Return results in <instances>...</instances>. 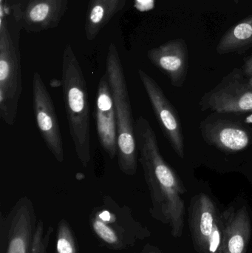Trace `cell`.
I'll list each match as a JSON object with an SVG mask.
<instances>
[{"mask_svg":"<svg viewBox=\"0 0 252 253\" xmlns=\"http://www.w3.org/2000/svg\"><path fill=\"white\" fill-rule=\"evenodd\" d=\"M251 78L249 80L248 83H247V85L250 87V88H252V76H251Z\"/></svg>","mask_w":252,"mask_h":253,"instance_id":"27","label":"cell"},{"mask_svg":"<svg viewBox=\"0 0 252 253\" xmlns=\"http://www.w3.org/2000/svg\"><path fill=\"white\" fill-rule=\"evenodd\" d=\"M138 74L161 130L176 154L183 159L184 140L183 130L176 109L159 84L152 77L142 69H139Z\"/></svg>","mask_w":252,"mask_h":253,"instance_id":"9","label":"cell"},{"mask_svg":"<svg viewBox=\"0 0 252 253\" xmlns=\"http://www.w3.org/2000/svg\"><path fill=\"white\" fill-rule=\"evenodd\" d=\"M53 229L49 227L47 231L44 232V224L43 221L39 220L37 224L36 232L34 238V245L31 253H47L49 242L53 233Z\"/></svg>","mask_w":252,"mask_h":253,"instance_id":"19","label":"cell"},{"mask_svg":"<svg viewBox=\"0 0 252 253\" xmlns=\"http://www.w3.org/2000/svg\"><path fill=\"white\" fill-rule=\"evenodd\" d=\"M223 241L220 253H247L252 237V222L246 206L233 208L223 213Z\"/></svg>","mask_w":252,"mask_h":253,"instance_id":"14","label":"cell"},{"mask_svg":"<svg viewBox=\"0 0 252 253\" xmlns=\"http://www.w3.org/2000/svg\"><path fill=\"white\" fill-rule=\"evenodd\" d=\"M68 0H29L24 9L15 8L14 16L29 32L58 26L68 9Z\"/></svg>","mask_w":252,"mask_h":253,"instance_id":"12","label":"cell"},{"mask_svg":"<svg viewBox=\"0 0 252 253\" xmlns=\"http://www.w3.org/2000/svg\"><path fill=\"white\" fill-rule=\"evenodd\" d=\"M246 122H247V123H252V115L249 116L247 120H246Z\"/></svg>","mask_w":252,"mask_h":253,"instance_id":"26","label":"cell"},{"mask_svg":"<svg viewBox=\"0 0 252 253\" xmlns=\"http://www.w3.org/2000/svg\"><path fill=\"white\" fill-rule=\"evenodd\" d=\"M204 139L226 152H238L250 145V134L242 126L223 120L206 123L201 126Z\"/></svg>","mask_w":252,"mask_h":253,"instance_id":"15","label":"cell"},{"mask_svg":"<svg viewBox=\"0 0 252 253\" xmlns=\"http://www.w3.org/2000/svg\"><path fill=\"white\" fill-rule=\"evenodd\" d=\"M62 80L70 133L77 157L87 168L91 160L90 101L84 73L70 44L64 50Z\"/></svg>","mask_w":252,"mask_h":253,"instance_id":"2","label":"cell"},{"mask_svg":"<svg viewBox=\"0 0 252 253\" xmlns=\"http://www.w3.org/2000/svg\"><path fill=\"white\" fill-rule=\"evenodd\" d=\"M252 46V14L229 28L221 37L216 51L220 55L241 53Z\"/></svg>","mask_w":252,"mask_h":253,"instance_id":"16","label":"cell"},{"mask_svg":"<svg viewBox=\"0 0 252 253\" xmlns=\"http://www.w3.org/2000/svg\"><path fill=\"white\" fill-rule=\"evenodd\" d=\"M127 0H108L111 15L113 16L115 13L122 10L125 5Z\"/></svg>","mask_w":252,"mask_h":253,"instance_id":"20","label":"cell"},{"mask_svg":"<svg viewBox=\"0 0 252 253\" xmlns=\"http://www.w3.org/2000/svg\"><path fill=\"white\" fill-rule=\"evenodd\" d=\"M243 71L246 75L250 76V77L252 76V56L245 59L244 66H243Z\"/></svg>","mask_w":252,"mask_h":253,"instance_id":"22","label":"cell"},{"mask_svg":"<svg viewBox=\"0 0 252 253\" xmlns=\"http://www.w3.org/2000/svg\"><path fill=\"white\" fill-rule=\"evenodd\" d=\"M32 201L23 196L0 216V253H31L37 228Z\"/></svg>","mask_w":252,"mask_h":253,"instance_id":"6","label":"cell"},{"mask_svg":"<svg viewBox=\"0 0 252 253\" xmlns=\"http://www.w3.org/2000/svg\"><path fill=\"white\" fill-rule=\"evenodd\" d=\"M56 253H78V244L73 231L65 218L59 221L56 238Z\"/></svg>","mask_w":252,"mask_h":253,"instance_id":"18","label":"cell"},{"mask_svg":"<svg viewBox=\"0 0 252 253\" xmlns=\"http://www.w3.org/2000/svg\"><path fill=\"white\" fill-rule=\"evenodd\" d=\"M75 178H76L77 179L79 180V181H81V180H82L83 178H84V173L78 172V173H77L76 175H75Z\"/></svg>","mask_w":252,"mask_h":253,"instance_id":"25","label":"cell"},{"mask_svg":"<svg viewBox=\"0 0 252 253\" xmlns=\"http://www.w3.org/2000/svg\"><path fill=\"white\" fill-rule=\"evenodd\" d=\"M0 5H3V0H0Z\"/></svg>","mask_w":252,"mask_h":253,"instance_id":"28","label":"cell"},{"mask_svg":"<svg viewBox=\"0 0 252 253\" xmlns=\"http://www.w3.org/2000/svg\"><path fill=\"white\" fill-rule=\"evenodd\" d=\"M189 226L198 253H220L224 230L220 214L210 196L200 193L191 200Z\"/></svg>","mask_w":252,"mask_h":253,"instance_id":"7","label":"cell"},{"mask_svg":"<svg viewBox=\"0 0 252 253\" xmlns=\"http://www.w3.org/2000/svg\"><path fill=\"white\" fill-rule=\"evenodd\" d=\"M106 74L115 105L117 123L118 168L127 175H136L139 163L135 122L125 73L113 43L108 50Z\"/></svg>","mask_w":252,"mask_h":253,"instance_id":"3","label":"cell"},{"mask_svg":"<svg viewBox=\"0 0 252 253\" xmlns=\"http://www.w3.org/2000/svg\"><path fill=\"white\" fill-rule=\"evenodd\" d=\"M140 253H164L158 248L150 244H146Z\"/></svg>","mask_w":252,"mask_h":253,"instance_id":"23","label":"cell"},{"mask_svg":"<svg viewBox=\"0 0 252 253\" xmlns=\"http://www.w3.org/2000/svg\"><path fill=\"white\" fill-rule=\"evenodd\" d=\"M240 77L239 73H232L207 93L201 101L203 110L220 114L252 112V88Z\"/></svg>","mask_w":252,"mask_h":253,"instance_id":"10","label":"cell"},{"mask_svg":"<svg viewBox=\"0 0 252 253\" xmlns=\"http://www.w3.org/2000/svg\"><path fill=\"white\" fill-rule=\"evenodd\" d=\"M95 117L99 143L109 159H114L118 152L116 115L106 73L98 84Z\"/></svg>","mask_w":252,"mask_h":253,"instance_id":"11","label":"cell"},{"mask_svg":"<svg viewBox=\"0 0 252 253\" xmlns=\"http://www.w3.org/2000/svg\"><path fill=\"white\" fill-rule=\"evenodd\" d=\"M112 17L108 0H90L85 21L87 40H94Z\"/></svg>","mask_w":252,"mask_h":253,"instance_id":"17","label":"cell"},{"mask_svg":"<svg viewBox=\"0 0 252 253\" xmlns=\"http://www.w3.org/2000/svg\"><path fill=\"white\" fill-rule=\"evenodd\" d=\"M147 57L175 87H181L188 71V49L184 40H171L147 52Z\"/></svg>","mask_w":252,"mask_h":253,"instance_id":"13","label":"cell"},{"mask_svg":"<svg viewBox=\"0 0 252 253\" xmlns=\"http://www.w3.org/2000/svg\"><path fill=\"white\" fill-rule=\"evenodd\" d=\"M89 221L99 242L112 251L130 249L151 235L149 229L134 218L128 206L120 205L109 196L93 208Z\"/></svg>","mask_w":252,"mask_h":253,"instance_id":"4","label":"cell"},{"mask_svg":"<svg viewBox=\"0 0 252 253\" xmlns=\"http://www.w3.org/2000/svg\"><path fill=\"white\" fill-rule=\"evenodd\" d=\"M22 92L20 53L7 28L6 19L0 20V117L13 126Z\"/></svg>","mask_w":252,"mask_h":253,"instance_id":"5","label":"cell"},{"mask_svg":"<svg viewBox=\"0 0 252 253\" xmlns=\"http://www.w3.org/2000/svg\"><path fill=\"white\" fill-rule=\"evenodd\" d=\"M139 162L150 194L152 218L169 226L172 236L179 238L184 227L186 189L175 171L164 160L149 122L139 117L135 122Z\"/></svg>","mask_w":252,"mask_h":253,"instance_id":"1","label":"cell"},{"mask_svg":"<svg viewBox=\"0 0 252 253\" xmlns=\"http://www.w3.org/2000/svg\"><path fill=\"white\" fill-rule=\"evenodd\" d=\"M234 1H235L236 3H238L240 1H241V0H234Z\"/></svg>","mask_w":252,"mask_h":253,"instance_id":"29","label":"cell"},{"mask_svg":"<svg viewBox=\"0 0 252 253\" xmlns=\"http://www.w3.org/2000/svg\"><path fill=\"white\" fill-rule=\"evenodd\" d=\"M50 87L53 88H57V87H62V80H57V79H53L50 82Z\"/></svg>","mask_w":252,"mask_h":253,"instance_id":"24","label":"cell"},{"mask_svg":"<svg viewBox=\"0 0 252 253\" xmlns=\"http://www.w3.org/2000/svg\"><path fill=\"white\" fill-rule=\"evenodd\" d=\"M135 6L140 11H146L153 7V0H135Z\"/></svg>","mask_w":252,"mask_h":253,"instance_id":"21","label":"cell"},{"mask_svg":"<svg viewBox=\"0 0 252 253\" xmlns=\"http://www.w3.org/2000/svg\"><path fill=\"white\" fill-rule=\"evenodd\" d=\"M33 107L40 134L58 162H64L63 141L60 125L51 96L38 72L33 76Z\"/></svg>","mask_w":252,"mask_h":253,"instance_id":"8","label":"cell"}]
</instances>
